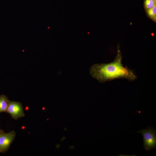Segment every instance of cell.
<instances>
[{
	"label": "cell",
	"instance_id": "1",
	"mask_svg": "<svg viewBox=\"0 0 156 156\" xmlns=\"http://www.w3.org/2000/svg\"><path fill=\"white\" fill-rule=\"evenodd\" d=\"M90 74L99 82L103 83L118 79L133 81L137 78L134 72L122 63V56L118 47L114 60L108 63L95 64L90 70Z\"/></svg>",
	"mask_w": 156,
	"mask_h": 156
},
{
	"label": "cell",
	"instance_id": "2",
	"mask_svg": "<svg viewBox=\"0 0 156 156\" xmlns=\"http://www.w3.org/2000/svg\"><path fill=\"white\" fill-rule=\"evenodd\" d=\"M141 133L143 138L144 147L148 151L156 148V131L155 129L149 126L146 129L137 131Z\"/></svg>",
	"mask_w": 156,
	"mask_h": 156
},
{
	"label": "cell",
	"instance_id": "3",
	"mask_svg": "<svg viewBox=\"0 0 156 156\" xmlns=\"http://www.w3.org/2000/svg\"><path fill=\"white\" fill-rule=\"evenodd\" d=\"M6 112L9 114L15 120L23 117L25 114L21 103L9 101Z\"/></svg>",
	"mask_w": 156,
	"mask_h": 156
},
{
	"label": "cell",
	"instance_id": "4",
	"mask_svg": "<svg viewBox=\"0 0 156 156\" xmlns=\"http://www.w3.org/2000/svg\"><path fill=\"white\" fill-rule=\"evenodd\" d=\"M15 136L16 133L12 130L0 137V152L4 153L8 150Z\"/></svg>",
	"mask_w": 156,
	"mask_h": 156
},
{
	"label": "cell",
	"instance_id": "5",
	"mask_svg": "<svg viewBox=\"0 0 156 156\" xmlns=\"http://www.w3.org/2000/svg\"><path fill=\"white\" fill-rule=\"evenodd\" d=\"M9 101L5 95L2 94L0 96V113L6 112Z\"/></svg>",
	"mask_w": 156,
	"mask_h": 156
},
{
	"label": "cell",
	"instance_id": "6",
	"mask_svg": "<svg viewBox=\"0 0 156 156\" xmlns=\"http://www.w3.org/2000/svg\"><path fill=\"white\" fill-rule=\"evenodd\" d=\"M148 16L154 21L156 20V5L146 10Z\"/></svg>",
	"mask_w": 156,
	"mask_h": 156
},
{
	"label": "cell",
	"instance_id": "7",
	"mask_svg": "<svg viewBox=\"0 0 156 156\" xmlns=\"http://www.w3.org/2000/svg\"><path fill=\"white\" fill-rule=\"evenodd\" d=\"M144 6L146 10L150 9L156 5V2L153 0H144Z\"/></svg>",
	"mask_w": 156,
	"mask_h": 156
},
{
	"label": "cell",
	"instance_id": "8",
	"mask_svg": "<svg viewBox=\"0 0 156 156\" xmlns=\"http://www.w3.org/2000/svg\"><path fill=\"white\" fill-rule=\"evenodd\" d=\"M5 133L3 131V130L0 129V137Z\"/></svg>",
	"mask_w": 156,
	"mask_h": 156
},
{
	"label": "cell",
	"instance_id": "9",
	"mask_svg": "<svg viewBox=\"0 0 156 156\" xmlns=\"http://www.w3.org/2000/svg\"><path fill=\"white\" fill-rule=\"evenodd\" d=\"M74 147H75V146H70V149H72L73 148H74Z\"/></svg>",
	"mask_w": 156,
	"mask_h": 156
},
{
	"label": "cell",
	"instance_id": "10",
	"mask_svg": "<svg viewBox=\"0 0 156 156\" xmlns=\"http://www.w3.org/2000/svg\"><path fill=\"white\" fill-rule=\"evenodd\" d=\"M65 139V137H64L62 138V139L61 140V141H62V140H64V139Z\"/></svg>",
	"mask_w": 156,
	"mask_h": 156
},
{
	"label": "cell",
	"instance_id": "11",
	"mask_svg": "<svg viewBox=\"0 0 156 156\" xmlns=\"http://www.w3.org/2000/svg\"><path fill=\"white\" fill-rule=\"evenodd\" d=\"M60 144H59L58 145H57L56 146V147L57 148H58L60 146Z\"/></svg>",
	"mask_w": 156,
	"mask_h": 156
},
{
	"label": "cell",
	"instance_id": "12",
	"mask_svg": "<svg viewBox=\"0 0 156 156\" xmlns=\"http://www.w3.org/2000/svg\"><path fill=\"white\" fill-rule=\"evenodd\" d=\"M153 1H154L155 2H156V0H153Z\"/></svg>",
	"mask_w": 156,
	"mask_h": 156
}]
</instances>
